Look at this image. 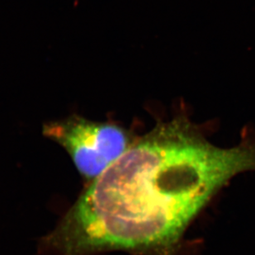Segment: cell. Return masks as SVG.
Returning <instances> with one entry per match:
<instances>
[{"mask_svg":"<svg viewBox=\"0 0 255 255\" xmlns=\"http://www.w3.org/2000/svg\"><path fill=\"white\" fill-rule=\"evenodd\" d=\"M43 134L65 148L80 174L95 179L130 147V137L120 126L97 123L73 115L46 123Z\"/></svg>","mask_w":255,"mask_h":255,"instance_id":"obj_2","label":"cell"},{"mask_svg":"<svg viewBox=\"0 0 255 255\" xmlns=\"http://www.w3.org/2000/svg\"><path fill=\"white\" fill-rule=\"evenodd\" d=\"M255 170V143L222 149L184 116L159 123L93 180L48 237L67 255H168L233 176Z\"/></svg>","mask_w":255,"mask_h":255,"instance_id":"obj_1","label":"cell"}]
</instances>
